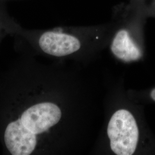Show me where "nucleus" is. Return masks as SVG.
Returning <instances> with one entry per match:
<instances>
[{
    "instance_id": "nucleus-3",
    "label": "nucleus",
    "mask_w": 155,
    "mask_h": 155,
    "mask_svg": "<svg viewBox=\"0 0 155 155\" xmlns=\"http://www.w3.org/2000/svg\"><path fill=\"white\" fill-rule=\"evenodd\" d=\"M39 44L45 53L54 56L68 55L81 48V43L75 36L55 32L43 33L40 38Z\"/></svg>"
},
{
    "instance_id": "nucleus-2",
    "label": "nucleus",
    "mask_w": 155,
    "mask_h": 155,
    "mask_svg": "<svg viewBox=\"0 0 155 155\" xmlns=\"http://www.w3.org/2000/svg\"><path fill=\"white\" fill-rule=\"evenodd\" d=\"M111 150L117 155H132L139 141V128L132 114L125 109L116 111L107 129Z\"/></svg>"
},
{
    "instance_id": "nucleus-1",
    "label": "nucleus",
    "mask_w": 155,
    "mask_h": 155,
    "mask_svg": "<svg viewBox=\"0 0 155 155\" xmlns=\"http://www.w3.org/2000/svg\"><path fill=\"white\" fill-rule=\"evenodd\" d=\"M61 111L55 104L45 102L23 111L9 122L4 132V142L11 154H32L38 144V136L47 132L60 121Z\"/></svg>"
},
{
    "instance_id": "nucleus-4",
    "label": "nucleus",
    "mask_w": 155,
    "mask_h": 155,
    "mask_svg": "<svg viewBox=\"0 0 155 155\" xmlns=\"http://www.w3.org/2000/svg\"><path fill=\"white\" fill-rule=\"evenodd\" d=\"M111 50L114 55L124 61H137L141 56L140 50L125 29L117 33L112 41Z\"/></svg>"
},
{
    "instance_id": "nucleus-5",
    "label": "nucleus",
    "mask_w": 155,
    "mask_h": 155,
    "mask_svg": "<svg viewBox=\"0 0 155 155\" xmlns=\"http://www.w3.org/2000/svg\"><path fill=\"white\" fill-rule=\"evenodd\" d=\"M150 96H151V98H152V100H154L155 101V89H153L151 93H150Z\"/></svg>"
}]
</instances>
